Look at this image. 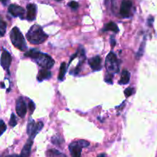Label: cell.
Returning a JSON list of instances; mask_svg holds the SVG:
<instances>
[{"label": "cell", "mask_w": 157, "mask_h": 157, "mask_svg": "<svg viewBox=\"0 0 157 157\" xmlns=\"http://www.w3.org/2000/svg\"><path fill=\"white\" fill-rule=\"evenodd\" d=\"M97 157H106V155H105V154H100V155H99Z\"/></svg>", "instance_id": "31"}, {"label": "cell", "mask_w": 157, "mask_h": 157, "mask_svg": "<svg viewBox=\"0 0 157 157\" xmlns=\"http://www.w3.org/2000/svg\"><path fill=\"white\" fill-rule=\"evenodd\" d=\"M16 113L20 117H24L27 113V106L23 97H20L16 100Z\"/></svg>", "instance_id": "7"}, {"label": "cell", "mask_w": 157, "mask_h": 157, "mask_svg": "<svg viewBox=\"0 0 157 157\" xmlns=\"http://www.w3.org/2000/svg\"><path fill=\"white\" fill-rule=\"evenodd\" d=\"M28 107H29V109H30V110H31V113L32 114V113L34 112V110H35V108H36V105H35V103H33L32 100H30L29 104H28Z\"/></svg>", "instance_id": "26"}, {"label": "cell", "mask_w": 157, "mask_h": 157, "mask_svg": "<svg viewBox=\"0 0 157 157\" xmlns=\"http://www.w3.org/2000/svg\"><path fill=\"white\" fill-rule=\"evenodd\" d=\"M0 62H1V66L3 68V69L9 72V67L12 63V56L9 51H6V50L2 51Z\"/></svg>", "instance_id": "8"}, {"label": "cell", "mask_w": 157, "mask_h": 157, "mask_svg": "<svg viewBox=\"0 0 157 157\" xmlns=\"http://www.w3.org/2000/svg\"><path fill=\"white\" fill-rule=\"evenodd\" d=\"M52 143L55 145H61V143H63V140H61L60 137L54 136L52 138Z\"/></svg>", "instance_id": "22"}, {"label": "cell", "mask_w": 157, "mask_h": 157, "mask_svg": "<svg viewBox=\"0 0 157 157\" xmlns=\"http://www.w3.org/2000/svg\"><path fill=\"white\" fill-rule=\"evenodd\" d=\"M25 56L31 58L43 69H50L54 65L52 58L47 54L41 53L36 49H31L25 53Z\"/></svg>", "instance_id": "1"}, {"label": "cell", "mask_w": 157, "mask_h": 157, "mask_svg": "<svg viewBox=\"0 0 157 157\" xmlns=\"http://www.w3.org/2000/svg\"><path fill=\"white\" fill-rule=\"evenodd\" d=\"M110 43H111V46H112V48H114L116 45V40L114 39V38H111Z\"/></svg>", "instance_id": "28"}, {"label": "cell", "mask_w": 157, "mask_h": 157, "mask_svg": "<svg viewBox=\"0 0 157 157\" xmlns=\"http://www.w3.org/2000/svg\"><path fill=\"white\" fill-rule=\"evenodd\" d=\"M68 6H69L70 7H71V9H76L78 8V3H77V2H74V1H72V2H69V4H68Z\"/></svg>", "instance_id": "25"}, {"label": "cell", "mask_w": 157, "mask_h": 157, "mask_svg": "<svg viewBox=\"0 0 157 157\" xmlns=\"http://www.w3.org/2000/svg\"><path fill=\"white\" fill-rule=\"evenodd\" d=\"M105 67L107 73L111 74H117L120 71V62L114 52H110L105 61Z\"/></svg>", "instance_id": "4"}, {"label": "cell", "mask_w": 157, "mask_h": 157, "mask_svg": "<svg viewBox=\"0 0 157 157\" xmlns=\"http://www.w3.org/2000/svg\"><path fill=\"white\" fill-rule=\"evenodd\" d=\"M48 35L45 33L40 25H34L28 30L26 34V38L29 42L35 45L43 43L48 39Z\"/></svg>", "instance_id": "2"}, {"label": "cell", "mask_w": 157, "mask_h": 157, "mask_svg": "<svg viewBox=\"0 0 157 157\" xmlns=\"http://www.w3.org/2000/svg\"><path fill=\"white\" fill-rule=\"evenodd\" d=\"M103 31H112L114 32H118L119 28L117 24H115L113 22H110L109 23H107L105 25L104 28H103Z\"/></svg>", "instance_id": "16"}, {"label": "cell", "mask_w": 157, "mask_h": 157, "mask_svg": "<svg viewBox=\"0 0 157 157\" xmlns=\"http://www.w3.org/2000/svg\"><path fill=\"white\" fill-rule=\"evenodd\" d=\"M56 1H62V0H56Z\"/></svg>", "instance_id": "32"}, {"label": "cell", "mask_w": 157, "mask_h": 157, "mask_svg": "<svg viewBox=\"0 0 157 157\" xmlns=\"http://www.w3.org/2000/svg\"><path fill=\"white\" fill-rule=\"evenodd\" d=\"M88 63L94 71H100L101 69V58L99 56H95L90 58Z\"/></svg>", "instance_id": "11"}, {"label": "cell", "mask_w": 157, "mask_h": 157, "mask_svg": "<svg viewBox=\"0 0 157 157\" xmlns=\"http://www.w3.org/2000/svg\"><path fill=\"white\" fill-rule=\"evenodd\" d=\"M129 79H130V73L126 70L123 71L121 74V77L119 81L120 84H127L129 82Z\"/></svg>", "instance_id": "15"}, {"label": "cell", "mask_w": 157, "mask_h": 157, "mask_svg": "<svg viewBox=\"0 0 157 157\" xmlns=\"http://www.w3.org/2000/svg\"><path fill=\"white\" fill-rule=\"evenodd\" d=\"M66 71H67V65H66V64L65 63V62H63V63H62V65H61L60 70H59L58 77L59 80H63L64 77H65V73H66Z\"/></svg>", "instance_id": "17"}, {"label": "cell", "mask_w": 157, "mask_h": 157, "mask_svg": "<svg viewBox=\"0 0 157 157\" xmlns=\"http://www.w3.org/2000/svg\"><path fill=\"white\" fill-rule=\"evenodd\" d=\"M16 124H17V121H16V116H15L14 114H12L9 120V125L12 127H14V126H16Z\"/></svg>", "instance_id": "21"}, {"label": "cell", "mask_w": 157, "mask_h": 157, "mask_svg": "<svg viewBox=\"0 0 157 157\" xmlns=\"http://www.w3.org/2000/svg\"><path fill=\"white\" fill-rule=\"evenodd\" d=\"M89 145V142L86 140H78L74 141L69 145V150L72 157L81 156V151L84 147H87Z\"/></svg>", "instance_id": "5"}, {"label": "cell", "mask_w": 157, "mask_h": 157, "mask_svg": "<svg viewBox=\"0 0 157 157\" xmlns=\"http://www.w3.org/2000/svg\"><path fill=\"white\" fill-rule=\"evenodd\" d=\"M133 93H134V90L133 89V88H126V89L125 90V91H124L125 96H126V97H127L132 95Z\"/></svg>", "instance_id": "23"}, {"label": "cell", "mask_w": 157, "mask_h": 157, "mask_svg": "<svg viewBox=\"0 0 157 157\" xmlns=\"http://www.w3.org/2000/svg\"><path fill=\"white\" fill-rule=\"evenodd\" d=\"M133 3L129 0H123L120 6V15L123 17L127 18L130 16V10Z\"/></svg>", "instance_id": "9"}, {"label": "cell", "mask_w": 157, "mask_h": 157, "mask_svg": "<svg viewBox=\"0 0 157 157\" xmlns=\"http://www.w3.org/2000/svg\"><path fill=\"white\" fill-rule=\"evenodd\" d=\"M44 124L42 122L40 121L36 123L32 119H30L28 123V126H27V133L29 135L30 138L34 139L36 135L40 132Z\"/></svg>", "instance_id": "6"}, {"label": "cell", "mask_w": 157, "mask_h": 157, "mask_svg": "<svg viewBox=\"0 0 157 157\" xmlns=\"http://www.w3.org/2000/svg\"><path fill=\"white\" fill-rule=\"evenodd\" d=\"M8 1H9V0H0V2H2V3H3L4 5H6V4L8 2Z\"/></svg>", "instance_id": "30"}, {"label": "cell", "mask_w": 157, "mask_h": 157, "mask_svg": "<svg viewBox=\"0 0 157 157\" xmlns=\"http://www.w3.org/2000/svg\"><path fill=\"white\" fill-rule=\"evenodd\" d=\"M144 48H145V41H143V42H142L141 45H140V49H139L138 52H137L136 54V59L138 60V59H140V58L143 56V51H144Z\"/></svg>", "instance_id": "19"}, {"label": "cell", "mask_w": 157, "mask_h": 157, "mask_svg": "<svg viewBox=\"0 0 157 157\" xmlns=\"http://www.w3.org/2000/svg\"><path fill=\"white\" fill-rule=\"evenodd\" d=\"M6 23L4 21L0 20V36H4L6 32Z\"/></svg>", "instance_id": "18"}, {"label": "cell", "mask_w": 157, "mask_h": 157, "mask_svg": "<svg viewBox=\"0 0 157 157\" xmlns=\"http://www.w3.org/2000/svg\"><path fill=\"white\" fill-rule=\"evenodd\" d=\"M112 79H113V74L107 73V75L105 76V81H106L107 83L112 84L113 83Z\"/></svg>", "instance_id": "24"}, {"label": "cell", "mask_w": 157, "mask_h": 157, "mask_svg": "<svg viewBox=\"0 0 157 157\" xmlns=\"http://www.w3.org/2000/svg\"><path fill=\"white\" fill-rule=\"evenodd\" d=\"M10 39H11L13 45L16 48L22 51L27 50V45L25 38H24L23 35L22 34L19 28L14 27L12 29L11 32H10Z\"/></svg>", "instance_id": "3"}, {"label": "cell", "mask_w": 157, "mask_h": 157, "mask_svg": "<svg viewBox=\"0 0 157 157\" xmlns=\"http://www.w3.org/2000/svg\"><path fill=\"white\" fill-rule=\"evenodd\" d=\"M6 130V125L2 120H0V136Z\"/></svg>", "instance_id": "20"}, {"label": "cell", "mask_w": 157, "mask_h": 157, "mask_svg": "<svg viewBox=\"0 0 157 157\" xmlns=\"http://www.w3.org/2000/svg\"><path fill=\"white\" fill-rule=\"evenodd\" d=\"M36 6L35 4H28L27 6V19L29 21H33L36 16Z\"/></svg>", "instance_id": "13"}, {"label": "cell", "mask_w": 157, "mask_h": 157, "mask_svg": "<svg viewBox=\"0 0 157 157\" xmlns=\"http://www.w3.org/2000/svg\"><path fill=\"white\" fill-rule=\"evenodd\" d=\"M9 13L14 17H22L25 14V10L19 6L12 4L9 6Z\"/></svg>", "instance_id": "10"}, {"label": "cell", "mask_w": 157, "mask_h": 157, "mask_svg": "<svg viewBox=\"0 0 157 157\" xmlns=\"http://www.w3.org/2000/svg\"><path fill=\"white\" fill-rule=\"evenodd\" d=\"M33 140L34 139L30 138L28 140V141L26 142V143L24 146L23 149H22V152H21L20 157H28L30 155V152H31L32 146L33 144Z\"/></svg>", "instance_id": "12"}, {"label": "cell", "mask_w": 157, "mask_h": 157, "mask_svg": "<svg viewBox=\"0 0 157 157\" xmlns=\"http://www.w3.org/2000/svg\"><path fill=\"white\" fill-rule=\"evenodd\" d=\"M2 157H20L17 155H6V156H2Z\"/></svg>", "instance_id": "29"}, {"label": "cell", "mask_w": 157, "mask_h": 157, "mask_svg": "<svg viewBox=\"0 0 157 157\" xmlns=\"http://www.w3.org/2000/svg\"><path fill=\"white\" fill-rule=\"evenodd\" d=\"M153 17H149V19H148V25H149V26H151L152 25V23L153 22Z\"/></svg>", "instance_id": "27"}, {"label": "cell", "mask_w": 157, "mask_h": 157, "mask_svg": "<svg viewBox=\"0 0 157 157\" xmlns=\"http://www.w3.org/2000/svg\"><path fill=\"white\" fill-rule=\"evenodd\" d=\"M51 77V73L49 70L48 69H42L39 71V74H38V80L39 81H42L44 80H47V79L50 78Z\"/></svg>", "instance_id": "14"}]
</instances>
